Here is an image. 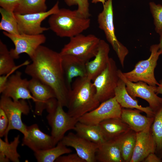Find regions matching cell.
Listing matches in <instances>:
<instances>
[{"mask_svg": "<svg viewBox=\"0 0 162 162\" xmlns=\"http://www.w3.org/2000/svg\"><path fill=\"white\" fill-rule=\"evenodd\" d=\"M0 108L5 113L9 121L8 128L4 136L5 141L8 142V134L12 130H16L26 136L27 126L22 122V114L27 115L30 112V107L25 100L14 101L11 98L1 95Z\"/></svg>", "mask_w": 162, "mask_h": 162, "instance_id": "8992f818", "label": "cell"}, {"mask_svg": "<svg viewBox=\"0 0 162 162\" xmlns=\"http://www.w3.org/2000/svg\"><path fill=\"white\" fill-rule=\"evenodd\" d=\"M31 59L32 62L26 65L25 73L50 86L58 102L67 107L70 90L66 82L60 53L41 45Z\"/></svg>", "mask_w": 162, "mask_h": 162, "instance_id": "6da1fadb", "label": "cell"}, {"mask_svg": "<svg viewBox=\"0 0 162 162\" xmlns=\"http://www.w3.org/2000/svg\"><path fill=\"white\" fill-rule=\"evenodd\" d=\"M150 12L153 19L156 32L162 35V5L154 2L149 3Z\"/></svg>", "mask_w": 162, "mask_h": 162, "instance_id": "d6a6232c", "label": "cell"}, {"mask_svg": "<svg viewBox=\"0 0 162 162\" xmlns=\"http://www.w3.org/2000/svg\"><path fill=\"white\" fill-rule=\"evenodd\" d=\"M28 88L34 98V113L41 116L43 111L56 99L55 92L50 86L34 78L29 80Z\"/></svg>", "mask_w": 162, "mask_h": 162, "instance_id": "5bb4252c", "label": "cell"}, {"mask_svg": "<svg viewBox=\"0 0 162 162\" xmlns=\"http://www.w3.org/2000/svg\"><path fill=\"white\" fill-rule=\"evenodd\" d=\"M21 0H0V6L4 10L14 12Z\"/></svg>", "mask_w": 162, "mask_h": 162, "instance_id": "e575fe53", "label": "cell"}, {"mask_svg": "<svg viewBox=\"0 0 162 162\" xmlns=\"http://www.w3.org/2000/svg\"><path fill=\"white\" fill-rule=\"evenodd\" d=\"M151 128L155 145V153L162 159V106L155 113Z\"/></svg>", "mask_w": 162, "mask_h": 162, "instance_id": "f1b7e54d", "label": "cell"}, {"mask_svg": "<svg viewBox=\"0 0 162 162\" xmlns=\"http://www.w3.org/2000/svg\"><path fill=\"white\" fill-rule=\"evenodd\" d=\"M14 59L10 54L6 45L0 40V75L6 74L14 70L17 69L22 66L27 65L30 64L28 60L22 64L16 66Z\"/></svg>", "mask_w": 162, "mask_h": 162, "instance_id": "83f0119b", "label": "cell"}, {"mask_svg": "<svg viewBox=\"0 0 162 162\" xmlns=\"http://www.w3.org/2000/svg\"><path fill=\"white\" fill-rule=\"evenodd\" d=\"M119 144L124 162H130L136 141V132L132 129L116 138Z\"/></svg>", "mask_w": 162, "mask_h": 162, "instance_id": "484cf974", "label": "cell"}, {"mask_svg": "<svg viewBox=\"0 0 162 162\" xmlns=\"http://www.w3.org/2000/svg\"><path fill=\"white\" fill-rule=\"evenodd\" d=\"M118 73L119 77L125 83L128 92L132 98L139 97L147 101L154 113L161 106L162 98L158 96L155 92L157 86H151L142 81L131 82L120 70L118 69Z\"/></svg>", "mask_w": 162, "mask_h": 162, "instance_id": "8fae6325", "label": "cell"}, {"mask_svg": "<svg viewBox=\"0 0 162 162\" xmlns=\"http://www.w3.org/2000/svg\"><path fill=\"white\" fill-rule=\"evenodd\" d=\"M100 103L80 117L78 121L88 124L98 125L107 119L121 118L122 108L115 96Z\"/></svg>", "mask_w": 162, "mask_h": 162, "instance_id": "4fadbf2b", "label": "cell"}, {"mask_svg": "<svg viewBox=\"0 0 162 162\" xmlns=\"http://www.w3.org/2000/svg\"><path fill=\"white\" fill-rule=\"evenodd\" d=\"M115 61L110 58L106 67L92 81L95 98L100 103L115 96L119 79Z\"/></svg>", "mask_w": 162, "mask_h": 162, "instance_id": "ba28073f", "label": "cell"}, {"mask_svg": "<svg viewBox=\"0 0 162 162\" xmlns=\"http://www.w3.org/2000/svg\"><path fill=\"white\" fill-rule=\"evenodd\" d=\"M9 124L8 117L4 111L0 108V136H4Z\"/></svg>", "mask_w": 162, "mask_h": 162, "instance_id": "d590c367", "label": "cell"}, {"mask_svg": "<svg viewBox=\"0 0 162 162\" xmlns=\"http://www.w3.org/2000/svg\"><path fill=\"white\" fill-rule=\"evenodd\" d=\"M4 35L9 38L15 46L10 50L14 59L19 58L20 55L25 53L31 59L38 48L46 41V38L43 34L30 35L26 34H13L3 32Z\"/></svg>", "mask_w": 162, "mask_h": 162, "instance_id": "7c38bea8", "label": "cell"}, {"mask_svg": "<svg viewBox=\"0 0 162 162\" xmlns=\"http://www.w3.org/2000/svg\"><path fill=\"white\" fill-rule=\"evenodd\" d=\"M58 102L53 108L47 111L48 123L51 129V135L56 145L60 141L68 131L74 130L78 120L65 112Z\"/></svg>", "mask_w": 162, "mask_h": 162, "instance_id": "9c48e42d", "label": "cell"}, {"mask_svg": "<svg viewBox=\"0 0 162 162\" xmlns=\"http://www.w3.org/2000/svg\"><path fill=\"white\" fill-rule=\"evenodd\" d=\"M109 45L100 40L97 53L93 60L86 63L87 76L93 81L106 68L110 58Z\"/></svg>", "mask_w": 162, "mask_h": 162, "instance_id": "ffe728a7", "label": "cell"}, {"mask_svg": "<svg viewBox=\"0 0 162 162\" xmlns=\"http://www.w3.org/2000/svg\"><path fill=\"white\" fill-rule=\"evenodd\" d=\"M74 130L79 136L98 145L106 141L98 124H88L78 121Z\"/></svg>", "mask_w": 162, "mask_h": 162, "instance_id": "d4e9b609", "label": "cell"}, {"mask_svg": "<svg viewBox=\"0 0 162 162\" xmlns=\"http://www.w3.org/2000/svg\"><path fill=\"white\" fill-rule=\"evenodd\" d=\"M150 125L142 130L136 133V141L130 162H142L150 153H155V145Z\"/></svg>", "mask_w": 162, "mask_h": 162, "instance_id": "ac0fdd59", "label": "cell"}, {"mask_svg": "<svg viewBox=\"0 0 162 162\" xmlns=\"http://www.w3.org/2000/svg\"><path fill=\"white\" fill-rule=\"evenodd\" d=\"M162 159L154 153L149 154L143 160L142 162H162Z\"/></svg>", "mask_w": 162, "mask_h": 162, "instance_id": "74e56055", "label": "cell"}, {"mask_svg": "<svg viewBox=\"0 0 162 162\" xmlns=\"http://www.w3.org/2000/svg\"><path fill=\"white\" fill-rule=\"evenodd\" d=\"M48 22L49 28L57 36L70 38L88 29L91 20L81 16L76 10L62 8L51 15Z\"/></svg>", "mask_w": 162, "mask_h": 162, "instance_id": "3957f363", "label": "cell"}, {"mask_svg": "<svg viewBox=\"0 0 162 162\" xmlns=\"http://www.w3.org/2000/svg\"><path fill=\"white\" fill-rule=\"evenodd\" d=\"M20 135L15 137L10 142L4 141L0 138V154L5 156L10 161L20 162V155L17 151L20 143Z\"/></svg>", "mask_w": 162, "mask_h": 162, "instance_id": "1f68e13d", "label": "cell"}, {"mask_svg": "<svg viewBox=\"0 0 162 162\" xmlns=\"http://www.w3.org/2000/svg\"><path fill=\"white\" fill-rule=\"evenodd\" d=\"M27 135L24 136L22 143L34 152L52 148L56 145L51 136L42 131L37 124L27 126Z\"/></svg>", "mask_w": 162, "mask_h": 162, "instance_id": "e0dca14e", "label": "cell"}, {"mask_svg": "<svg viewBox=\"0 0 162 162\" xmlns=\"http://www.w3.org/2000/svg\"><path fill=\"white\" fill-rule=\"evenodd\" d=\"M99 28L104 32L107 41L116 52L122 67L129 51L127 48L117 39L115 34L113 22L112 0H107L103 4L102 11L98 16Z\"/></svg>", "mask_w": 162, "mask_h": 162, "instance_id": "277c9868", "label": "cell"}, {"mask_svg": "<svg viewBox=\"0 0 162 162\" xmlns=\"http://www.w3.org/2000/svg\"><path fill=\"white\" fill-rule=\"evenodd\" d=\"M100 40L92 34H80L70 38L59 53L61 55L76 57L87 62L96 55Z\"/></svg>", "mask_w": 162, "mask_h": 162, "instance_id": "5b68a950", "label": "cell"}, {"mask_svg": "<svg viewBox=\"0 0 162 162\" xmlns=\"http://www.w3.org/2000/svg\"><path fill=\"white\" fill-rule=\"evenodd\" d=\"M61 56L62 67L66 82L70 90L73 78L87 76L86 62L73 56Z\"/></svg>", "mask_w": 162, "mask_h": 162, "instance_id": "d6986e66", "label": "cell"}, {"mask_svg": "<svg viewBox=\"0 0 162 162\" xmlns=\"http://www.w3.org/2000/svg\"><path fill=\"white\" fill-rule=\"evenodd\" d=\"M56 162H86L76 153L70 154L61 156L55 161Z\"/></svg>", "mask_w": 162, "mask_h": 162, "instance_id": "8d00e7d4", "label": "cell"}, {"mask_svg": "<svg viewBox=\"0 0 162 162\" xmlns=\"http://www.w3.org/2000/svg\"><path fill=\"white\" fill-rule=\"evenodd\" d=\"M59 9L58 1L52 8L46 12L25 14L14 12L17 22L19 34L37 35L48 30L49 28L41 26L42 22L58 12Z\"/></svg>", "mask_w": 162, "mask_h": 162, "instance_id": "30bf717a", "label": "cell"}, {"mask_svg": "<svg viewBox=\"0 0 162 162\" xmlns=\"http://www.w3.org/2000/svg\"><path fill=\"white\" fill-rule=\"evenodd\" d=\"M155 92L157 94H162V80H159V84L156 87Z\"/></svg>", "mask_w": 162, "mask_h": 162, "instance_id": "f35d334b", "label": "cell"}, {"mask_svg": "<svg viewBox=\"0 0 162 162\" xmlns=\"http://www.w3.org/2000/svg\"><path fill=\"white\" fill-rule=\"evenodd\" d=\"M159 46L158 52L160 55H162V35L160 36Z\"/></svg>", "mask_w": 162, "mask_h": 162, "instance_id": "ab89813d", "label": "cell"}, {"mask_svg": "<svg viewBox=\"0 0 162 162\" xmlns=\"http://www.w3.org/2000/svg\"><path fill=\"white\" fill-rule=\"evenodd\" d=\"M22 73L16 71L8 78L2 95L11 98L14 101L34 98L29 89V80L22 77Z\"/></svg>", "mask_w": 162, "mask_h": 162, "instance_id": "2e32d148", "label": "cell"}, {"mask_svg": "<svg viewBox=\"0 0 162 162\" xmlns=\"http://www.w3.org/2000/svg\"><path fill=\"white\" fill-rule=\"evenodd\" d=\"M72 151L60 141L56 146L34 152V155L38 162H55L60 156L64 154L70 153Z\"/></svg>", "mask_w": 162, "mask_h": 162, "instance_id": "4316f807", "label": "cell"}, {"mask_svg": "<svg viewBox=\"0 0 162 162\" xmlns=\"http://www.w3.org/2000/svg\"><path fill=\"white\" fill-rule=\"evenodd\" d=\"M0 13L1 16L0 30L11 34H19L14 13L8 11L1 7Z\"/></svg>", "mask_w": 162, "mask_h": 162, "instance_id": "4dcf8cb0", "label": "cell"}, {"mask_svg": "<svg viewBox=\"0 0 162 162\" xmlns=\"http://www.w3.org/2000/svg\"><path fill=\"white\" fill-rule=\"evenodd\" d=\"M46 0H21L14 12L20 14L35 13L47 11Z\"/></svg>", "mask_w": 162, "mask_h": 162, "instance_id": "f546056e", "label": "cell"}, {"mask_svg": "<svg viewBox=\"0 0 162 162\" xmlns=\"http://www.w3.org/2000/svg\"><path fill=\"white\" fill-rule=\"evenodd\" d=\"M158 50V44L152 45L150 48L151 54L149 57L137 62L132 70L123 73L125 77L133 82L142 81L151 86L158 85L159 82L155 77L154 71L160 55Z\"/></svg>", "mask_w": 162, "mask_h": 162, "instance_id": "52a82bcc", "label": "cell"}, {"mask_svg": "<svg viewBox=\"0 0 162 162\" xmlns=\"http://www.w3.org/2000/svg\"><path fill=\"white\" fill-rule=\"evenodd\" d=\"M115 97L122 108L137 109L144 112L147 116H154V112L149 106L143 107L139 105L137 100L128 94L125 83L119 78L115 90Z\"/></svg>", "mask_w": 162, "mask_h": 162, "instance_id": "44dd1931", "label": "cell"}, {"mask_svg": "<svg viewBox=\"0 0 162 162\" xmlns=\"http://www.w3.org/2000/svg\"><path fill=\"white\" fill-rule=\"evenodd\" d=\"M140 110L122 108L121 118L130 129L136 133L141 131L152 124L154 117H149L141 114Z\"/></svg>", "mask_w": 162, "mask_h": 162, "instance_id": "7402d4cb", "label": "cell"}, {"mask_svg": "<svg viewBox=\"0 0 162 162\" xmlns=\"http://www.w3.org/2000/svg\"><path fill=\"white\" fill-rule=\"evenodd\" d=\"M95 158L98 162H124L118 143L116 138L98 145Z\"/></svg>", "mask_w": 162, "mask_h": 162, "instance_id": "603a6c76", "label": "cell"}, {"mask_svg": "<svg viewBox=\"0 0 162 162\" xmlns=\"http://www.w3.org/2000/svg\"><path fill=\"white\" fill-rule=\"evenodd\" d=\"M60 141L66 146L74 149L77 154L86 162H96L98 144L72 132L64 136Z\"/></svg>", "mask_w": 162, "mask_h": 162, "instance_id": "9a60e30c", "label": "cell"}, {"mask_svg": "<svg viewBox=\"0 0 162 162\" xmlns=\"http://www.w3.org/2000/svg\"><path fill=\"white\" fill-rule=\"evenodd\" d=\"M98 125L106 141L115 139L131 129L121 118L107 119Z\"/></svg>", "mask_w": 162, "mask_h": 162, "instance_id": "cb8c5ba5", "label": "cell"}, {"mask_svg": "<svg viewBox=\"0 0 162 162\" xmlns=\"http://www.w3.org/2000/svg\"><path fill=\"white\" fill-rule=\"evenodd\" d=\"M106 1V0H92V3L94 4H96L98 2H100L102 3L103 5L105 3Z\"/></svg>", "mask_w": 162, "mask_h": 162, "instance_id": "b9f144b4", "label": "cell"}, {"mask_svg": "<svg viewBox=\"0 0 162 162\" xmlns=\"http://www.w3.org/2000/svg\"><path fill=\"white\" fill-rule=\"evenodd\" d=\"M66 4L69 6L77 5L76 10L78 13L82 16L89 18L91 15L89 11L88 0H64Z\"/></svg>", "mask_w": 162, "mask_h": 162, "instance_id": "836d02e7", "label": "cell"}, {"mask_svg": "<svg viewBox=\"0 0 162 162\" xmlns=\"http://www.w3.org/2000/svg\"><path fill=\"white\" fill-rule=\"evenodd\" d=\"M10 160L8 159L5 156L0 154V162H8Z\"/></svg>", "mask_w": 162, "mask_h": 162, "instance_id": "60d3db41", "label": "cell"}, {"mask_svg": "<svg viewBox=\"0 0 162 162\" xmlns=\"http://www.w3.org/2000/svg\"><path fill=\"white\" fill-rule=\"evenodd\" d=\"M92 82L86 76L76 78L72 83L68 95L67 112L78 120L100 103L96 98Z\"/></svg>", "mask_w": 162, "mask_h": 162, "instance_id": "7a4b0ae2", "label": "cell"}]
</instances>
